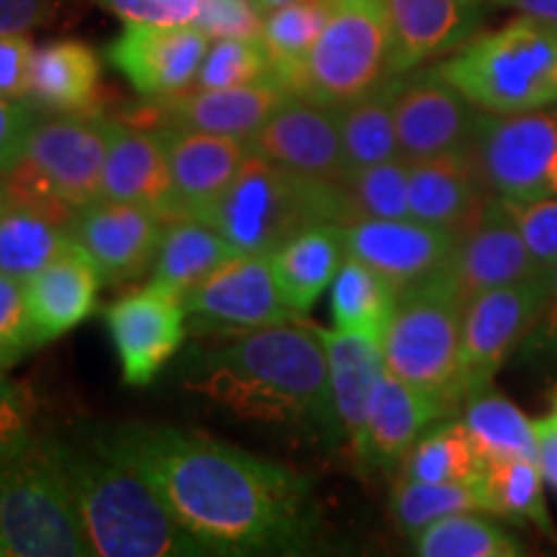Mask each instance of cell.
I'll return each mask as SVG.
<instances>
[{
    "label": "cell",
    "mask_w": 557,
    "mask_h": 557,
    "mask_svg": "<svg viewBox=\"0 0 557 557\" xmlns=\"http://www.w3.org/2000/svg\"><path fill=\"white\" fill-rule=\"evenodd\" d=\"M103 320L129 387H148L176 357L189 329L184 297L152 282L111 302Z\"/></svg>",
    "instance_id": "obj_13"
},
{
    "label": "cell",
    "mask_w": 557,
    "mask_h": 557,
    "mask_svg": "<svg viewBox=\"0 0 557 557\" xmlns=\"http://www.w3.org/2000/svg\"><path fill=\"white\" fill-rule=\"evenodd\" d=\"M389 26V70L406 75L475 37L480 0H382Z\"/></svg>",
    "instance_id": "obj_22"
},
{
    "label": "cell",
    "mask_w": 557,
    "mask_h": 557,
    "mask_svg": "<svg viewBox=\"0 0 557 557\" xmlns=\"http://www.w3.org/2000/svg\"><path fill=\"white\" fill-rule=\"evenodd\" d=\"M320 336H323L325 354H329L331 389L341 429H344L348 447L354 451L359 447L361 436H364L374 387L385 374L382 341L367 336V333L338 329H320Z\"/></svg>",
    "instance_id": "obj_28"
},
{
    "label": "cell",
    "mask_w": 557,
    "mask_h": 557,
    "mask_svg": "<svg viewBox=\"0 0 557 557\" xmlns=\"http://www.w3.org/2000/svg\"><path fill=\"white\" fill-rule=\"evenodd\" d=\"M480 111L434 70L400 75L395 94V129L400 158L408 163L468 152L475 139Z\"/></svg>",
    "instance_id": "obj_14"
},
{
    "label": "cell",
    "mask_w": 557,
    "mask_h": 557,
    "mask_svg": "<svg viewBox=\"0 0 557 557\" xmlns=\"http://www.w3.org/2000/svg\"><path fill=\"white\" fill-rule=\"evenodd\" d=\"M94 434L212 555H297L315 542L312 485L287 465L171 423L122 421Z\"/></svg>",
    "instance_id": "obj_1"
},
{
    "label": "cell",
    "mask_w": 557,
    "mask_h": 557,
    "mask_svg": "<svg viewBox=\"0 0 557 557\" xmlns=\"http://www.w3.org/2000/svg\"><path fill=\"white\" fill-rule=\"evenodd\" d=\"M444 276L465 305L487 289L540 276L506 199H487L478 220L457 238Z\"/></svg>",
    "instance_id": "obj_19"
},
{
    "label": "cell",
    "mask_w": 557,
    "mask_h": 557,
    "mask_svg": "<svg viewBox=\"0 0 557 557\" xmlns=\"http://www.w3.org/2000/svg\"><path fill=\"white\" fill-rule=\"evenodd\" d=\"M468 152L491 197L513 205L557 197V109L483 111Z\"/></svg>",
    "instance_id": "obj_9"
},
{
    "label": "cell",
    "mask_w": 557,
    "mask_h": 557,
    "mask_svg": "<svg viewBox=\"0 0 557 557\" xmlns=\"http://www.w3.org/2000/svg\"><path fill=\"white\" fill-rule=\"evenodd\" d=\"M465 99L487 114L545 109L557 103V24L519 16L472 37L436 65Z\"/></svg>",
    "instance_id": "obj_4"
},
{
    "label": "cell",
    "mask_w": 557,
    "mask_h": 557,
    "mask_svg": "<svg viewBox=\"0 0 557 557\" xmlns=\"http://www.w3.org/2000/svg\"><path fill=\"white\" fill-rule=\"evenodd\" d=\"M534 436L540 449V470L553 487H557V416L534 421Z\"/></svg>",
    "instance_id": "obj_50"
},
{
    "label": "cell",
    "mask_w": 557,
    "mask_h": 557,
    "mask_svg": "<svg viewBox=\"0 0 557 557\" xmlns=\"http://www.w3.org/2000/svg\"><path fill=\"white\" fill-rule=\"evenodd\" d=\"M413 540L416 555L423 557H519L527 553L504 527L472 511L449 513Z\"/></svg>",
    "instance_id": "obj_39"
},
{
    "label": "cell",
    "mask_w": 557,
    "mask_h": 557,
    "mask_svg": "<svg viewBox=\"0 0 557 557\" xmlns=\"http://www.w3.org/2000/svg\"><path fill=\"white\" fill-rule=\"evenodd\" d=\"M553 408H555V416H557V393H555V398H553Z\"/></svg>",
    "instance_id": "obj_55"
},
{
    "label": "cell",
    "mask_w": 557,
    "mask_h": 557,
    "mask_svg": "<svg viewBox=\"0 0 557 557\" xmlns=\"http://www.w3.org/2000/svg\"><path fill=\"white\" fill-rule=\"evenodd\" d=\"M398 297L400 292L385 276L367 267L364 261L346 256L336 278H333V323L338 331L367 333V336L382 341Z\"/></svg>",
    "instance_id": "obj_35"
},
{
    "label": "cell",
    "mask_w": 557,
    "mask_h": 557,
    "mask_svg": "<svg viewBox=\"0 0 557 557\" xmlns=\"http://www.w3.org/2000/svg\"><path fill=\"white\" fill-rule=\"evenodd\" d=\"M398 83L400 75H393L382 86L336 109L348 176L369 165L400 158L398 129H395Z\"/></svg>",
    "instance_id": "obj_32"
},
{
    "label": "cell",
    "mask_w": 557,
    "mask_h": 557,
    "mask_svg": "<svg viewBox=\"0 0 557 557\" xmlns=\"http://www.w3.org/2000/svg\"><path fill=\"white\" fill-rule=\"evenodd\" d=\"M547 282V297H545V308H542L540 323H537V341L545 346H557V261L555 267L549 269V274L545 276Z\"/></svg>",
    "instance_id": "obj_51"
},
{
    "label": "cell",
    "mask_w": 557,
    "mask_h": 557,
    "mask_svg": "<svg viewBox=\"0 0 557 557\" xmlns=\"http://www.w3.org/2000/svg\"><path fill=\"white\" fill-rule=\"evenodd\" d=\"M70 240V222L9 194L0 201V274L29 282Z\"/></svg>",
    "instance_id": "obj_31"
},
{
    "label": "cell",
    "mask_w": 557,
    "mask_h": 557,
    "mask_svg": "<svg viewBox=\"0 0 557 557\" xmlns=\"http://www.w3.org/2000/svg\"><path fill=\"white\" fill-rule=\"evenodd\" d=\"M387 78H393V70L382 0H333L329 21L305 62L297 99L338 109Z\"/></svg>",
    "instance_id": "obj_8"
},
{
    "label": "cell",
    "mask_w": 557,
    "mask_h": 557,
    "mask_svg": "<svg viewBox=\"0 0 557 557\" xmlns=\"http://www.w3.org/2000/svg\"><path fill=\"white\" fill-rule=\"evenodd\" d=\"M238 253L240 250L207 222L194 218L171 220L160 240L150 282L186 297L212 271H218L222 263Z\"/></svg>",
    "instance_id": "obj_30"
},
{
    "label": "cell",
    "mask_w": 557,
    "mask_h": 557,
    "mask_svg": "<svg viewBox=\"0 0 557 557\" xmlns=\"http://www.w3.org/2000/svg\"><path fill=\"white\" fill-rule=\"evenodd\" d=\"M487 199L491 194L480 181L470 152L408 163V209L418 222L462 235L483 212Z\"/></svg>",
    "instance_id": "obj_26"
},
{
    "label": "cell",
    "mask_w": 557,
    "mask_h": 557,
    "mask_svg": "<svg viewBox=\"0 0 557 557\" xmlns=\"http://www.w3.org/2000/svg\"><path fill=\"white\" fill-rule=\"evenodd\" d=\"M545 297V276H534L487 289L465 305L457 367L459 400L465 403L470 395L491 387L508 354L537 329Z\"/></svg>",
    "instance_id": "obj_11"
},
{
    "label": "cell",
    "mask_w": 557,
    "mask_h": 557,
    "mask_svg": "<svg viewBox=\"0 0 557 557\" xmlns=\"http://www.w3.org/2000/svg\"><path fill=\"white\" fill-rule=\"evenodd\" d=\"M60 0H0V34H26L47 24Z\"/></svg>",
    "instance_id": "obj_49"
},
{
    "label": "cell",
    "mask_w": 557,
    "mask_h": 557,
    "mask_svg": "<svg viewBox=\"0 0 557 557\" xmlns=\"http://www.w3.org/2000/svg\"><path fill=\"white\" fill-rule=\"evenodd\" d=\"M0 555H94L78 506L45 436L21 455L0 459Z\"/></svg>",
    "instance_id": "obj_6"
},
{
    "label": "cell",
    "mask_w": 557,
    "mask_h": 557,
    "mask_svg": "<svg viewBox=\"0 0 557 557\" xmlns=\"http://www.w3.org/2000/svg\"><path fill=\"white\" fill-rule=\"evenodd\" d=\"M99 199L148 207L165 222L176 220L169 152L160 129L111 120Z\"/></svg>",
    "instance_id": "obj_23"
},
{
    "label": "cell",
    "mask_w": 557,
    "mask_h": 557,
    "mask_svg": "<svg viewBox=\"0 0 557 557\" xmlns=\"http://www.w3.org/2000/svg\"><path fill=\"white\" fill-rule=\"evenodd\" d=\"M480 3H493V0H480Z\"/></svg>",
    "instance_id": "obj_56"
},
{
    "label": "cell",
    "mask_w": 557,
    "mask_h": 557,
    "mask_svg": "<svg viewBox=\"0 0 557 557\" xmlns=\"http://www.w3.org/2000/svg\"><path fill=\"white\" fill-rule=\"evenodd\" d=\"M348 256L364 261L398 292L444 274L457 246L447 227L408 220H364L344 225Z\"/></svg>",
    "instance_id": "obj_20"
},
{
    "label": "cell",
    "mask_w": 557,
    "mask_h": 557,
    "mask_svg": "<svg viewBox=\"0 0 557 557\" xmlns=\"http://www.w3.org/2000/svg\"><path fill=\"white\" fill-rule=\"evenodd\" d=\"M32 52L26 34H0V99L26 101Z\"/></svg>",
    "instance_id": "obj_47"
},
{
    "label": "cell",
    "mask_w": 557,
    "mask_h": 557,
    "mask_svg": "<svg viewBox=\"0 0 557 557\" xmlns=\"http://www.w3.org/2000/svg\"><path fill=\"white\" fill-rule=\"evenodd\" d=\"M5 199V178H3V173H0V201Z\"/></svg>",
    "instance_id": "obj_54"
},
{
    "label": "cell",
    "mask_w": 557,
    "mask_h": 557,
    "mask_svg": "<svg viewBox=\"0 0 557 557\" xmlns=\"http://www.w3.org/2000/svg\"><path fill=\"white\" fill-rule=\"evenodd\" d=\"M39 348L26 308L24 282L0 274V364L11 367Z\"/></svg>",
    "instance_id": "obj_42"
},
{
    "label": "cell",
    "mask_w": 557,
    "mask_h": 557,
    "mask_svg": "<svg viewBox=\"0 0 557 557\" xmlns=\"http://www.w3.org/2000/svg\"><path fill=\"white\" fill-rule=\"evenodd\" d=\"M389 508L403 532L416 537L418 532L449 513L485 511V504L480 480L475 483H416V480L398 478Z\"/></svg>",
    "instance_id": "obj_40"
},
{
    "label": "cell",
    "mask_w": 557,
    "mask_h": 557,
    "mask_svg": "<svg viewBox=\"0 0 557 557\" xmlns=\"http://www.w3.org/2000/svg\"><path fill=\"white\" fill-rule=\"evenodd\" d=\"M124 24H191L201 0H99Z\"/></svg>",
    "instance_id": "obj_46"
},
{
    "label": "cell",
    "mask_w": 557,
    "mask_h": 557,
    "mask_svg": "<svg viewBox=\"0 0 557 557\" xmlns=\"http://www.w3.org/2000/svg\"><path fill=\"white\" fill-rule=\"evenodd\" d=\"M485 462L462 421H438L410 447L400 462L403 480L416 483H475Z\"/></svg>",
    "instance_id": "obj_36"
},
{
    "label": "cell",
    "mask_w": 557,
    "mask_h": 557,
    "mask_svg": "<svg viewBox=\"0 0 557 557\" xmlns=\"http://www.w3.org/2000/svg\"><path fill=\"white\" fill-rule=\"evenodd\" d=\"M34 120H37V109L32 103L0 99V173L11 171L24 158L26 137Z\"/></svg>",
    "instance_id": "obj_48"
},
{
    "label": "cell",
    "mask_w": 557,
    "mask_h": 557,
    "mask_svg": "<svg viewBox=\"0 0 557 557\" xmlns=\"http://www.w3.org/2000/svg\"><path fill=\"white\" fill-rule=\"evenodd\" d=\"M480 493H483L485 511H493L506 519L529 521L542 534L557 542L555 521L547 511L537 465L532 459L487 462L483 475H480Z\"/></svg>",
    "instance_id": "obj_37"
},
{
    "label": "cell",
    "mask_w": 557,
    "mask_h": 557,
    "mask_svg": "<svg viewBox=\"0 0 557 557\" xmlns=\"http://www.w3.org/2000/svg\"><path fill=\"white\" fill-rule=\"evenodd\" d=\"M0 364V459L16 457L37 442L34 434V403Z\"/></svg>",
    "instance_id": "obj_43"
},
{
    "label": "cell",
    "mask_w": 557,
    "mask_h": 557,
    "mask_svg": "<svg viewBox=\"0 0 557 557\" xmlns=\"http://www.w3.org/2000/svg\"><path fill=\"white\" fill-rule=\"evenodd\" d=\"M493 3L506 5V9H517L527 13V16L555 21L557 24V0H493Z\"/></svg>",
    "instance_id": "obj_52"
},
{
    "label": "cell",
    "mask_w": 557,
    "mask_h": 557,
    "mask_svg": "<svg viewBox=\"0 0 557 557\" xmlns=\"http://www.w3.org/2000/svg\"><path fill=\"white\" fill-rule=\"evenodd\" d=\"M292 94L274 78H263L238 88H189L169 99H148L124 122L137 127H184L248 139Z\"/></svg>",
    "instance_id": "obj_18"
},
{
    "label": "cell",
    "mask_w": 557,
    "mask_h": 557,
    "mask_svg": "<svg viewBox=\"0 0 557 557\" xmlns=\"http://www.w3.org/2000/svg\"><path fill=\"white\" fill-rule=\"evenodd\" d=\"M289 3H295V0H253V5L263 13V16H267V13H271V11L282 9V5H289Z\"/></svg>",
    "instance_id": "obj_53"
},
{
    "label": "cell",
    "mask_w": 557,
    "mask_h": 557,
    "mask_svg": "<svg viewBox=\"0 0 557 557\" xmlns=\"http://www.w3.org/2000/svg\"><path fill=\"white\" fill-rule=\"evenodd\" d=\"M517 222L524 235V243L532 256L540 276H547L557 261V197L529 201V205H513Z\"/></svg>",
    "instance_id": "obj_44"
},
{
    "label": "cell",
    "mask_w": 557,
    "mask_h": 557,
    "mask_svg": "<svg viewBox=\"0 0 557 557\" xmlns=\"http://www.w3.org/2000/svg\"><path fill=\"white\" fill-rule=\"evenodd\" d=\"M111 116L101 111L47 114L37 111L24 158L18 160L34 178L75 212L101 197L103 163L109 152Z\"/></svg>",
    "instance_id": "obj_10"
},
{
    "label": "cell",
    "mask_w": 557,
    "mask_h": 557,
    "mask_svg": "<svg viewBox=\"0 0 557 557\" xmlns=\"http://www.w3.org/2000/svg\"><path fill=\"white\" fill-rule=\"evenodd\" d=\"M209 39L194 24H124L109 60L145 99H169L197 81Z\"/></svg>",
    "instance_id": "obj_16"
},
{
    "label": "cell",
    "mask_w": 557,
    "mask_h": 557,
    "mask_svg": "<svg viewBox=\"0 0 557 557\" xmlns=\"http://www.w3.org/2000/svg\"><path fill=\"white\" fill-rule=\"evenodd\" d=\"M297 318L194 351L184 387L243 421L295 429L333 447L346 436L333 403L329 354L320 329Z\"/></svg>",
    "instance_id": "obj_2"
},
{
    "label": "cell",
    "mask_w": 557,
    "mask_h": 557,
    "mask_svg": "<svg viewBox=\"0 0 557 557\" xmlns=\"http://www.w3.org/2000/svg\"><path fill=\"white\" fill-rule=\"evenodd\" d=\"M169 152L173 207L178 218H194L201 207L218 199L246 163L248 139L212 132L160 127Z\"/></svg>",
    "instance_id": "obj_24"
},
{
    "label": "cell",
    "mask_w": 557,
    "mask_h": 557,
    "mask_svg": "<svg viewBox=\"0 0 557 557\" xmlns=\"http://www.w3.org/2000/svg\"><path fill=\"white\" fill-rule=\"evenodd\" d=\"M165 222L148 207L96 199L70 222V238L86 250L101 284L116 287L148 274L158 259Z\"/></svg>",
    "instance_id": "obj_15"
},
{
    "label": "cell",
    "mask_w": 557,
    "mask_h": 557,
    "mask_svg": "<svg viewBox=\"0 0 557 557\" xmlns=\"http://www.w3.org/2000/svg\"><path fill=\"white\" fill-rule=\"evenodd\" d=\"M101 276L78 243L70 240L39 274L24 282L26 308L37 344L65 336L94 315L99 305Z\"/></svg>",
    "instance_id": "obj_25"
},
{
    "label": "cell",
    "mask_w": 557,
    "mask_h": 557,
    "mask_svg": "<svg viewBox=\"0 0 557 557\" xmlns=\"http://www.w3.org/2000/svg\"><path fill=\"white\" fill-rule=\"evenodd\" d=\"M67 480L90 549L99 557L212 555L165 506L150 480L114 455L94 429L45 436Z\"/></svg>",
    "instance_id": "obj_3"
},
{
    "label": "cell",
    "mask_w": 557,
    "mask_h": 557,
    "mask_svg": "<svg viewBox=\"0 0 557 557\" xmlns=\"http://www.w3.org/2000/svg\"><path fill=\"white\" fill-rule=\"evenodd\" d=\"M346 256L341 225H312L271 250L278 292L295 315L308 312L331 287Z\"/></svg>",
    "instance_id": "obj_29"
},
{
    "label": "cell",
    "mask_w": 557,
    "mask_h": 557,
    "mask_svg": "<svg viewBox=\"0 0 557 557\" xmlns=\"http://www.w3.org/2000/svg\"><path fill=\"white\" fill-rule=\"evenodd\" d=\"M331 5L333 0H295L263 16L261 41L271 62V78L292 96L299 94L305 62L329 21Z\"/></svg>",
    "instance_id": "obj_33"
},
{
    "label": "cell",
    "mask_w": 557,
    "mask_h": 557,
    "mask_svg": "<svg viewBox=\"0 0 557 557\" xmlns=\"http://www.w3.org/2000/svg\"><path fill=\"white\" fill-rule=\"evenodd\" d=\"M248 150L295 176L344 184L348 178L336 109L292 96L253 135Z\"/></svg>",
    "instance_id": "obj_17"
},
{
    "label": "cell",
    "mask_w": 557,
    "mask_h": 557,
    "mask_svg": "<svg viewBox=\"0 0 557 557\" xmlns=\"http://www.w3.org/2000/svg\"><path fill=\"white\" fill-rule=\"evenodd\" d=\"M271 78V62L261 37H222L209 41L191 88H238Z\"/></svg>",
    "instance_id": "obj_41"
},
{
    "label": "cell",
    "mask_w": 557,
    "mask_h": 557,
    "mask_svg": "<svg viewBox=\"0 0 557 557\" xmlns=\"http://www.w3.org/2000/svg\"><path fill=\"white\" fill-rule=\"evenodd\" d=\"M101 90V62L81 39H54L34 47L26 81V103L47 114L96 111Z\"/></svg>",
    "instance_id": "obj_27"
},
{
    "label": "cell",
    "mask_w": 557,
    "mask_h": 557,
    "mask_svg": "<svg viewBox=\"0 0 557 557\" xmlns=\"http://www.w3.org/2000/svg\"><path fill=\"white\" fill-rule=\"evenodd\" d=\"M462 423L483 462L537 459L534 423L511 400L485 387L462 403Z\"/></svg>",
    "instance_id": "obj_34"
},
{
    "label": "cell",
    "mask_w": 557,
    "mask_h": 557,
    "mask_svg": "<svg viewBox=\"0 0 557 557\" xmlns=\"http://www.w3.org/2000/svg\"><path fill=\"white\" fill-rule=\"evenodd\" d=\"M465 299L438 274L400 292L393 318L382 336L385 369L408 385L426 389L462 406L457 393L459 341H462Z\"/></svg>",
    "instance_id": "obj_7"
},
{
    "label": "cell",
    "mask_w": 557,
    "mask_h": 557,
    "mask_svg": "<svg viewBox=\"0 0 557 557\" xmlns=\"http://www.w3.org/2000/svg\"><path fill=\"white\" fill-rule=\"evenodd\" d=\"M194 220L212 225L240 253H271L312 225H341V184L295 176L250 152L233 184Z\"/></svg>",
    "instance_id": "obj_5"
},
{
    "label": "cell",
    "mask_w": 557,
    "mask_h": 557,
    "mask_svg": "<svg viewBox=\"0 0 557 557\" xmlns=\"http://www.w3.org/2000/svg\"><path fill=\"white\" fill-rule=\"evenodd\" d=\"M191 333L238 336L295 318L278 292L271 253H238L184 297Z\"/></svg>",
    "instance_id": "obj_12"
},
{
    "label": "cell",
    "mask_w": 557,
    "mask_h": 557,
    "mask_svg": "<svg viewBox=\"0 0 557 557\" xmlns=\"http://www.w3.org/2000/svg\"><path fill=\"white\" fill-rule=\"evenodd\" d=\"M408 160L393 158L341 184V227L364 220H408Z\"/></svg>",
    "instance_id": "obj_38"
},
{
    "label": "cell",
    "mask_w": 557,
    "mask_h": 557,
    "mask_svg": "<svg viewBox=\"0 0 557 557\" xmlns=\"http://www.w3.org/2000/svg\"><path fill=\"white\" fill-rule=\"evenodd\" d=\"M191 24L209 39L261 37L263 13L256 9L253 0H201Z\"/></svg>",
    "instance_id": "obj_45"
},
{
    "label": "cell",
    "mask_w": 557,
    "mask_h": 557,
    "mask_svg": "<svg viewBox=\"0 0 557 557\" xmlns=\"http://www.w3.org/2000/svg\"><path fill=\"white\" fill-rule=\"evenodd\" d=\"M455 408L438 395L418 389L385 369L369 403L367 429L354 457L364 470H400L410 447Z\"/></svg>",
    "instance_id": "obj_21"
}]
</instances>
